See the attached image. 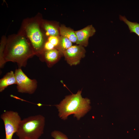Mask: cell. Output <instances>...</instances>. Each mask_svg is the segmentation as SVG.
<instances>
[{
  "label": "cell",
  "mask_w": 139,
  "mask_h": 139,
  "mask_svg": "<svg viewBox=\"0 0 139 139\" xmlns=\"http://www.w3.org/2000/svg\"><path fill=\"white\" fill-rule=\"evenodd\" d=\"M51 135L54 139H68L66 135L58 131L55 130L52 132Z\"/></svg>",
  "instance_id": "obj_15"
},
{
  "label": "cell",
  "mask_w": 139,
  "mask_h": 139,
  "mask_svg": "<svg viewBox=\"0 0 139 139\" xmlns=\"http://www.w3.org/2000/svg\"><path fill=\"white\" fill-rule=\"evenodd\" d=\"M45 124L42 115L29 117L21 120L16 135L19 139H38L44 133Z\"/></svg>",
  "instance_id": "obj_4"
},
{
  "label": "cell",
  "mask_w": 139,
  "mask_h": 139,
  "mask_svg": "<svg viewBox=\"0 0 139 139\" xmlns=\"http://www.w3.org/2000/svg\"><path fill=\"white\" fill-rule=\"evenodd\" d=\"M119 18L127 25L130 32L135 33L139 37V23L130 21L125 16L120 15Z\"/></svg>",
  "instance_id": "obj_14"
},
{
  "label": "cell",
  "mask_w": 139,
  "mask_h": 139,
  "mask_svg": "<svg viewBox=\"0 0 139 139\" xmlns=\"http://www.w3.org/2000/svg\"><path fill=\"white\" fill-rule=\"evenodd\" d=\"M96 30L92 25H88L83 28L75 31L77 41L76 44L83 47L87 46L88 44L89 38L95 33Z\"/></svg>",
  "instance_id": "obj_8"
},
{
  "label": "cell",
  "mask_w": 139,
  "mask_h": 139,
  "mask_svg": "<svg viewBox=\"0 0 139 139\" xmlns=\"http://www.w3.org/2000/svg\"><path fill=\"white\" fill-rule=\"evenodd\" d=\"M15 84H16L15 74L13 71H11L0 80V92H2L8 86Z\"/></svg>",
  "instance_id": "obj_11"
},
{
  "label": "cell",
  "mask_w": 139,
  "mask_h": 139,
  "mask_svg": "<svg viewBox=\"0 0 139 139\" xmlns=\"http://www.w3.org/2000/svg\"><path fill=\"white\" fill-rule=\"evenodd\" d=\"M0 117L4 125L5 133L4 139H12L22 120L20 116L17 112L10 110L5 111Z\"/></svg>",
  "instance_id": "obj_5"
},
{
  "label": "cell",
  "mask_w": 139,
  "mask_h": 139,
  "mask_svg": "<svg viewBox=\"0 0 139 139\" xmlns=\"http://www.w3.org/2000/svg\"><path fill=\"white\" fill-rule=\"evenodd\" d=\"M55 48V47L48 40L46 42L44 47V50H49Z\"/></svg>",
  "instance_id": "obj_17"
},
{
  "label": "cell",
  "mask_w": 139,
  "mask_h": 139,
  "mask_svg": "<svg viewBox=\"0 0 139 139\" xmlns=\"http://www.w3.org/2000/svg\"><path fill=\"white\" fill-rule=\"evenodd\" d=\"M14 74L18 92L30 94L35 92L37 87V82L36 80L29 78L20 68L16 69Z\"/></svg>",
  "instance_id": "obj_6"
},
{
  "label": "cell",
  "mask_w": 139,
  "mask_h": 139,
  "mask_svg": "<svg viewBox=\"0 0 139 139\" xmlns=\"http://www.w3.org/2000/svg\"><path fill=\"white\" fill-rule=\"evenodd\" d=\"M60 36H49L47 40L54 45L55 47V48H56L59 44Z\"/></svg>",
  "instance_id": "obj_16"
},
{
  "label": "cell",
  "mask_w": 139,
  "mask_h": 139,
  "mask_svg": "<svg viewBox=\"0 0 139 139\" xmlns=\"http://www.w3.org/2000/svg\"><path fill=\"white\" fill-rule=\"evenodd\" d=\"M36 55L31 44L25 36L18 32L7 38L2 54L0 56V67L7 62L17 63L20 68L25 67L28 59Z\"/></svg>",
  "instance_id": "obj_1"
},
{
  "label": "cell",
  "mask_w": 139,
  "mask_h": 139,
  "mask_svg": "<svg viewBox=\"0 0 139 139\" xmlns=\"http://www.w3.org/2000/svg\"><path fill=\"white\" fill-rule=\"evenodd\" d=\"M61 54L59 51L54 48L49 50H44L38 57L41 61L45 62L49 67L56 63L60 58Z\"/></svg>",
  "instance_id": "obj_9"
},
{
  "label": "cell",
  "mask_w": 139,
  "mask_h": 139,
  "mask_svg": "<svg viewBox=\"0 0 139 139\" xmlns=\"http://www.w3.org/2000/svg\"><path fill=\"white\" fill-rule=\"evenodd\" d=\"M72 46V42L69 39L64 37L60 36L59 44L56 48L59 52L61 55Z\"/></svg>",
  "instance_id": "obj_13"
},
{
  "label": "cell",
  "mask_w": 139,
  "mask_h": 139,
  "mask_svg": "<svg viewBox=\"0 0 139 139\" xmlns=\"http://www.w3.org/2000/svg\"><path fill=\"white\" fill-rule=\"evenodd\" d=\"M41 26L47 36H60L59 27L58 24L54 22L43 19Z\"/></svg>",
  "instance_id": "obj_10"
},
{
  "label": "cell",
  "mask_w": 139,
  "mask_h": 139,
  "mask_svg": "<svg viewBox=\"0 0 139 139\" xmlns=\"http://www.w3.org/2000/svg\"><path fill=\"white\" fill-rule=\"evenodd\" d=\"M59 31L60 36L66 38L72 43H76L77 37L73 30L62 24L59 27Z\"/></svg>",
  "instance_id": "obj_12"
},
{
  "label": "cell",
  "mask_w": 139,
  "mask_h": 139,
  "mask_svg": "<svg viewBox=\"0 0 139 139\" xmlns=\"http://www.w3.org/2000/svg\"><path fill=\"white\" fill-rule=\"evenodd\" d=\"M42 19L41 14L39 13L34 17L24 19L18 32L27 38L38 56L44 50L48 40V37L41 26Z\"/></svg>",
  "instance_id": "obj_2"
},
{
  "label": "cell",
  "mask_w": 139,
  "mask_h": 139,
  "mask_svg": "<svg viewBox=\"0 0 139 139\" xmlns=\"http://www.w3.org/2000/svg\"><path fill=\"white\" fill-rule=\"evenodd\" d=\"M81 93V90H79L76 94L66 96L59 104L55 105L61 119L66 120L69 116L73 114L79 120L89 111L90 100L83 98Z\"/></svg>",
  "instance_id": "obj_3"
},
{
  "label": "cell",
  "mask_w": 139,
  "mask_h": 139,
  "mask_svg": "<svg viewBox=\"0 0 139 139\" xmlns=\"http://www.w3.org/2000/svg\"><path fill=\"white\" fill-rule=\"evenodd\" d=\"M86 50L83 46L79 45H72L63 54L67 63L71 66L79 64L85 56Z\"/></svg>",
  "instance_id": "obj_7"
}]
</instances>
